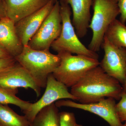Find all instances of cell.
Masks as SVG:
<instances>
[{
	"instance_id": "1",
	"label": "cell",
	"mask_w": 126,
	"mask_h": 126,
	"mask_svg": "<svg viewBox=\"0 0 126 126\" xmlns=\"http://www.w3.org/2000/svg\"><path fill=\"white\" fill-rule=\"evenodd\" d=\"M70 93L82 104L98 102L107 98L120 100L124 92L121 83L99 66L89 71L71 87Z\"/></svg>"
},
{
	"instance_id": "2",
	"label": "cell",
	"mask_w": 126,
	"mask_h": 126,
	"mask_svg": "<svg viewBox=\"0 0 126 126\" xmlns=\"http://www.w3.org/2000/svg\"><path fill=\"white\" fill-rule=\"evenodd\" d=\"M15 59L41 88H46L48 77L54 72L60 62L58 55L53 54L49 49L37 50L28 45L23 46L22 52Z\"/></svg>"
},
{
	"instance_id": "3",
	"label": "cell",
	"mask_w": 126,
	"mask_h": 126,
	"mask_svg": "<svg viewBox=\"0 0 126 126\" xmlns=\"http://www.w3.org/2000/svg\"><path fill=\"white\" fill-rule=\"evenodd\" d=\"M93 14L89 27L92 37L89 49L98 52L102 47L105 34L109 27L120 15L117 0H93Z\"/></svg>"
},
{
	"instance_id": "4",
	"label": "cell",
	"mask_w": 126,
	"mask_h": 126,
	"mask_svg": "<svg viewBox=\"0 0 126 126\" xmlns=\"http://www.w3.org/2000/svg\"><path fill=\"white\" fill-rule=\"evenodd\" d=\"M58 54L60 63L52 74L68 88L74 86L89 71L99 65L98 59L84 55H73L65 52Z\"/></svg>"
},
{
	"instance_id": "5",
	"label": "cell",
	"mask_w": 126,
	"mask_h": 126,
	"mask_svg": "<svg viewBox=\"0 0 126 126\" xmlns=\"http://www.w3.org/2000/svg\"><path fill=\"white\" fill-rule=\"evenodd\" d=\"M60 3L62 28L61 34L51 46L57 53L68 52L98 59V55L82 44L79 39L71 19L72 14L69 5L62 0Z\"/></svg>"
},
{
	"instance_id": "6",
	"label": "cell",
	"mask_w": 126,
	"mask_h": 126,
	"mask_svg": "<svg viewBox=\"0 0 126 126\" xmlns=\"http://www.w3.org/2000/svg\"><path fill=\"white\" fill-rule=\"evenodd\" d=\"M60 3L57 1L52 10L36 32L28 45L37 50L49 49L52 43L61 34L62 24Z\"/></svg>"
},
{
	"instance_id": "7",
	"label": "cell",
	"mask_w": 126,
	"mask_h": 126,
	"mask_svg": "<svg viewBox=\"0 0 126 126\" xmlns=\"http://www.w3.org/2000/svg\"><path fill=\"white\" fill-rule=\"evenodd\" d=\"M101 47L104 54L99 66L123 85L126 80V48L114 45L105 36Z\"/></svg>"
},
{
	"instance_id": "8",
	"label": "cell",
	"mask_w": 126,
	"mask_h": 126,
	"mask_svg": "<svg viewBox=\"0 0 126 126\" xmlns=\"http://www.w3.org/2000/svg\"><path fill=\"white\" fill-rule=\"evenodd\" d=\"M63 99L78 101V98L69 92L67 87L56 80L51 74L48 77L45 91L41 98L36 102L32 103L29 110L23 113L31 122L44 108Z\"/></svg>"
},
{
	"instance_id": "9",
	"label": "cell",
	"mask_w": 126,
	"mask_h": 126,
	"mask_svg": "<svg viewBox=\"0 0 126 126\" xmlns=\"http://www.w3.org/2000/svg\"><path fill=\"white\" fill-rule=\"evenodd\" d=\"M55 104L58 108H72L94 113L104 119L110 126H122L123 125L118 115L115 99L112 98H107L98 102L90 104L77 103L69 99H61Z\"/></svg>"
},
{
	"instance_id": "10",
	"label": "cell",
	"mask_w": 126,
	"mask_h": 126,
	"mask_svg": "<svg viewBox=\"0 0 126 126\" xmlns=\"http://www.w3.org/2000/svg\"><path fill=\"white\" fill-rule=\"evenodd\" d=\"M0 87L11 89L30 88L34 91L37 97L41 94V88L29 73L17 62L0 73Z\"/></svg>"
},
{
	"instance_id": "11",
	"label": "cell",
	"mask_w": 126,
	"mask_h": 126,
	"mask_svg": "<svg viewBox=\"0 0 126 126\" xmlns=\"http://www.w3.org/2000/svg\"><path fill=\"white\" fill-rule=\"evenodd\" d=\"M54 3L50 0L41 9L16 23V33L23 46L28 45L52 10Z\"/></svg>"
},
{
	"instance_id": "12",
	"label": "cell",
	"mask_w": 126,
	"mask_h": 126,
	"mask_svg": "<svg viewBox=\"0 0 126 126\" xmlns=\"http://www.w3.org/2000/svg\"><path fill=\"white\" fill-rule=\"evenodd\" d=\"M72 8V23L79 38L87 33L91 19L90 9L93 0H63Z\"/></svg>"
},
{
	"instance_id": "13",
	"label": "cell",
	"mask_w": 126,
	"mask_h": 126,
	"mask_svg": "<svg viewBox=\"0 0 126 126\" xmlns=\"http://www.w3.org/2000/svg\"><path fill=\"white\" fill-rule=\"evenodd\" d=\"M50 0H5L6 16L16 23L38 11Z\"/></svg>"
},
{
	"instance_id": "14",
	"label": "cell",
	"mask_w": 126,
	"mask_h": 126,
	"mask_svg": "<svg viewBox=\"0 0 126 126\" xmlns=\"http://www.w3.org/2000/svg\"><path fill=\"white\" fill-rule=\"evenodd\" d=\"M0 45L14 58L23 49L24 46L16 33L15 23L7 17L0 19Z\"/></svg>"
},
{
	"instance_id": "15",
	"label": "cell",
	"mask_w": 126,
	"mask_h": 126,
	"mask_svg": "<svg viewBox=\"0 0 126 126\" xmlns=\"http://www.w3.org/2000/svg\"><path fill=\"white\" fill-rule=\"evenodd\" d=\"M30 126H60V112L53 103L44 108L31 122Z\"/></svg>"
},
{
	"instance_id": "16",
	"label": "cell",
	"mask_w": 126,
	"mask_h": 126,
	"mask_svg": "<svg viewBox=\"0 0 126 126\" xmlns=\"http://www.w3.org/2000/svg\"><path fill=\"white\" fill-rule=\"evenodd\" d=\"M25 115H18L8 105L0 104V126H30Z\"/></svg>"
},
{
	"instance_id": "17",
	"label": "cell",
	"mask_w": 126,
	"mask_h": 126,
	"mask_svg": "<svg viewBox=\"0 0 126 126\" xmlns=\"http://www.w3.org/2000/svg\"><path fill=\"white\" fill-rule=\"evenodd\" d=\"M105 36L111 43L126 48V26L118 20H115L109 27Z\"/></svg>"
},
{
	"instance_id": "18",
	"label": "cell",
	"mask_w": 126,
	"mask_h": 126,
	"mask_svg": "<svg viewBox=\"0 0 126 126\" xmlns=\"http://www.w3.org/2000/svg\"><path fill=\"white\" fill-rule=\"evenodd\" d=\"M18 93V89H9L0 87V104H13L19 108L23 112L28 111L32 103L16 96V94Z\"/></svg>"
},
{
	"instance_id": "19",
	"label": "cell",
	"mask_w": 126,
	"mask_h": 126,
	"mask_svg": "<svg viewBox=\"0 0 126 126\" xmlns=\"http://www.w3.org/2000/svg\"><path fill=\"white\" fill-rule=\"evenodd\" d=\"M60 126H83L78 124L74 113L69 112H60Z\"/></svg>"
},
{
	"instance_id": "20",
	"label": "cell",
	"mask_w": 126,
	"mask_h": 126,
	"mask_svg": "<svg viewBox=\"0 0 126 126\" xmlns=\"http://www.w3.org/2000/svg\"><path fill=\"white\" fill-rule=\"evenodd\" d=\"M117 112L121 122H126V93L123 92L120 101L116 104Z\"/></svg>"
},
{
	"instance_id": "21",
	"label": "cell",
	"mask_w": 126,
	"mask_h": 126,
	"mask_svg": "<svg viewBox=\"0 0 126 126\" xmlns=\"http://www.w3.org/2000/svg\"><path fill=\"white\" fill-rule=\"evenodd\" d=\"M15 58L10 57L0 59V73L14 65L16 63Z\"/></svg>"
},
{
	"instance_id": "22",
	"label": "cell",
	"mask_w": 126,
	"mask_h": 126,
	"mask_svg": "<svg viewBox=\"0 0 126 126\" xmlns=\"http://www.w3.org/2000/svg\"><path fill=\"white\" fill-rule=\"evenodd\" d=\"M120 12L119 20L123 24L126 22V0H117Z\"/></svg>"
},
{
	"instance_id": "23",
	"label": "cell",
	"mask_w": 126,
	"mask_h": 126,
	"mask_svg": "<svg viewBox=\"0 0 126 126\" xmlns=\"http://www.w3.org/2000/svg\"><path fill=\"white\" fill-rule=\"evenodd\" d=\"M6 16L5 0H0V19Z\"/></svg>"
},
{
	"instance_id": "24",
	"label": "cell",
	"mask_w": 126,
	"mask_h": 126,
	"mask_svg": "<svg viewBox=\"0 0 126 126\" xmlns=\"http://www.w3.org/2000/svg\"><path fill=\"white\" fill-rule=\"evenodd\" d=\"M11 56L7 51L0 45V59Z\"/></svg>"
},
{
	"instance_id": "25",
	"label": "cell",
	"mask_w": 126,
	"mask_h": 126,
	"mask_svg": "<svg viewBox=\"0 0 126 126\" xmlns=\"http://www.w3.org/2000/svg\"><path fill=\"white\" fill-rule=\"evenodd\" d=\"M123 88L124 92L126 93V80L124 82V84H123Z\"/></svg>"
},
{
	"instance_id": "26",
	"label": "cell",
	"mask_w": 126,
	"mask_h": 126,
	"mask_svg": "<svg viewBox=\"0 0 126 126\" xmlns=\"http://www.w3.org/2000/svg\"><path fill=\"white\" fill-rule=\"evenodd\" d=\"M52 0L53 1L54 3H55L57 1H58V0Z\"/></svg>"
},
{
	"instance_id": "27",
	"label": "cell",
	"mask_w": 126,
	"mask_h": 126,
	"mask_svg": "<svg viewBox=\"0 0 126 126\" xmlns=\"http://www.w3.org/2000/svg\"><path fill=\"white\" fill-rule=\"evenodd\" d=\"M126 126V122L125 124L124 125H123V126Z\"/></svg>"
}]
</instances>
